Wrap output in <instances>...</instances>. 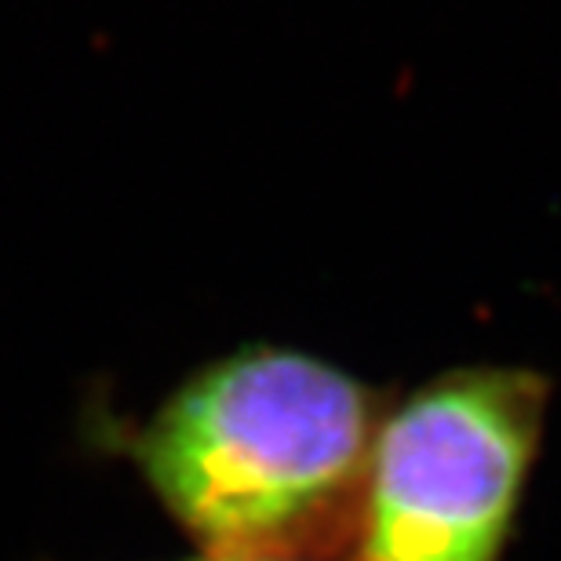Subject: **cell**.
<instances>
[{
  "instance_id": "obj_1",
  "label": "cell",
  "mask_w": 561,
  "mask_h": 561,
  "mask_svg": "<svg viewBox=\"0 0 561 561\" xmlns=\"http://www.w3.org/2000/svg\"><path fill=\"white\" fill-rule=\"evenodd\" d=\"M379 420L376 394L343 368L252 346L186 379L131 459L205 554L351 558Z\"/></svg>"
},
{
  "instance_id": "obj_2",
  "label": "cell",
  "mask_w": 561,
  "mask_h": 561,
  "mask_svg": "<svg viewBox=\"0 0 561 561\" xmlns=\"http://www.w3.org/2000/svg\"><path fill=\"white\" fill-rule=\"evenodd\" d=\"M543 376L459 368L383 412L346 561H500L547 420Z\"/></svg>"
},
{
  "instance_id": "obj_3",
  "label": "cell",
  "mask_w": 561,
  "mask_h": 561,
  "mask_svg": "<svg viewBox=\"0 0 561 561\" xmlns=\"http://www.w3.org/2000/svg\"><path fill=\"white\" fill-rule=\"evenodd\" d=\"M197 561H255V558H216V554H205V558H197Z\"/></svg>"
}]
</instances>
